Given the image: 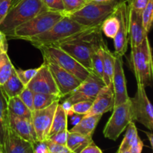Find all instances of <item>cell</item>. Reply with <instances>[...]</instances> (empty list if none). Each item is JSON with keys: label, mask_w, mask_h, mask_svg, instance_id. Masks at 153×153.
<instances>
[{"label": "cell", "mask_w": 153, "mask_h": 153, "mask_svg": "<svg viewBox=\"0 0 153 153\" xmlns=\"http://www.w3.org/2000/svg\"><path fill=\"white\" fill-rule=\"evenodd\" d=\"M101 25L87 27L82 31L52 46H58L68 53L91 73V55L93 52L96 48L105 43L102 35Z\"/></svg>", "instance_id": "obj_1"}, {"label": "cell", "mask_w": 153, "mask_h": 153, "mask_svg": "<svg viewBox=\"0 0 153 153\" xmlns=\"http://www.w3.org/2000/svg\"><path fill=\"white\" fill-rule=\"evenodd\" d=\"M47 10L41 0H19L11 6L0 23V31L6 36L21 24Z\"/></svg>", "instance_id": "obj_2"}, {"label": "cell", "mask_w": 153, "mask_h": 153, "mask_svg": "<svg viewBox=\"0 0 153 153\" xmlns=\"http://www.w3.org/2000/svg\"><path fill=\"white\" fill-rule=\"evenodd\" d=\"M64 16L62 12L46 10L19 25L6 37L8 39L25 40L49 30Z\"/></svg>", "instance_id": "obj_3"}, {"label": "cell", "mask_w": 153, "mask_h": 153, "mask_svg": "<svg viewBox=\"0 0 153 153\" xmlns=\"http://www.w3.org/2000/svg\"><path fill=\"white\" fill-rule=\"evenodd\" d=\"M86 28L78 23L70 16L65 15L49 30L38 35L29 37L25 41L29 42L36 48L56 44Z\"/></svg>", "instance_id": "obj_4"}, {"label": "cell", "mask_w": 153, "mask_h": 153, "mask_svg": "<svg viewBox=\"0 0 153 153\" xmlns=\"http://www.w3.org/2000/svg\"><path fill=\"white\" fill-rule=\"evenodd\" d=\"M130 67L134 73L137 83L149 86L153 77L152 48L148 36L137 47L131 48Z\"/></svg>", "instance_id": "obj_5"}, {"label": "cell", "mask_w": 153, "mask_h": 153, "mask_svg": "<svg viewBox=\"0 0 153 153\" xmlns=\"http://www.w3.org/2000/svg\"><path fill=\"white\" fill-rule=\"evenodd\" d=\"M123 1L116 0L106 3L88 2L83 7L68 16L85 27L97 26L102 25L105 19L113 14Z\"/></svg>", "instance_id": "obj_6"}, {"label": "cell", "mask_w": 153, "mask_h": 153, "mask_svg": "<svg viewBox=\"0 0 153 153\" xmlns=\"http://www.w3.org/2000/svg\"><path fill=\"white\" fill-rule=\"evenodd\" d=\"M37 49L41 52L43 58L52 61L60 67L67 70L82 82H83L91 73L75 58L58 46L49 45L40 46Z\"/></svg>", "instance_id": "obj_7"}, {"label": "cell", "mask_w": 153, "mask_h": 153, "mask_svg": "<svg viewBox=\"0 0 153 153\" xmlns=\"http://www.w3.org/2000/svg\"><path fill=\"white\" fill-rule=\"evenodd\" d=\"M129 100L132 120L140 123L152 131L153 129V109L146 94L145 87L137 84L135 96L134 97H129Z\"/></svg>", "instance_id": "obj_8"}, {"label": "cell", "mask_w": 153, "mask_h": 153, "mask_svg": "<svg viewBox=\"0 0 153 153\" xmlns=\"http://www.w3.org/2000/svg\"><path fill=\"white\" fill-rule=\"evenodd\" d=\"M132 120L130 110V100L115 106L111 116L109 118L103 130L104 137L110 140H117L120 134Z\"/></svg>", "instance_id": "obj_9"}, {"label": "cell", "mask_w": 153, "mask_h": 153, "mask_svg": "<svg viewBox=\"0 0 153 153\" xmlns=\"http://www.w3.org/2000/svg\"><path fill=\"white\" fill-rule=\"evenodd\" d=\"M59 101H55L46 108L34 110L31 114V122L37 141H44L49 137L54 114Z\"/></svg>", "instance_id": "obj_10"}, {"label": "cell", "mask_w": 153, "mask_h": 153, "mask_svg": "<svg viewBox=\"0 0 153 153\" xmlns=\"http://www.w3.org/2000/svg\"><path fill=\"white\" fill-rule=\"evenodd\" d=\"M114 13L119 20V29L114 40L115 55L123 57L128 46V13L126 0L118 5Z\"/></svg>", "instance_id": "obj_11"}, {"label": "cell", "mask_w": 153, "mask_h": 153, "mask_svg": "<svg viewBox=\"0 0 153 153\" xmlns=\"http://www.w3.org/2000/svg\"><path fill=\"white\" fill-rule=\"evenodd\" d=\"M43 61H45L49 67L61 97L70 95L82 83V81L67 70L60 67L51 60L43 58Z\"/></svg>", "instance_id": "obj_12"}, {"label": "cell", "mask_w": 153, "mask_h": 153, "mask_svg": "<svg viewBox=\"0 0 153 153\" xmlns=\"http://www.w3.org/2000/svg\"><path fill=\"white\" fill-rule=\"evenodd\" d=\"M105 86L102 79L91 73L73 92L70 94L67 101L72 105L80 101H94L100 90Z\"/></svg>", "instance_id": "obj_13"}, {"label": "cell", "mask_w": 153, "mask_h": 153, "mask_svg": "<svg viewBox=\"0 0 153 153\" xmlns=\"http://www.w3.org/2000/svg\"><path fill=\"white\" fill-rule=\"evenodd\" d=\"M25 88L31 90L34 94L40 93L61 97L52 73L45 61L39 67L35 76L27 84Z\"/></svg>", "instance_id": "obj_14"}, {"label": "cell", "mask_w": 153, "mask_h": 153, "mask_svg": "<svg viewBox=\"0 0 153 153\" xmlns=\"http://www.w3.org/2000/svg\"><path fill=\"white\" fill-rule=\"evenodd\" d=\"M114 56V69L112 86H113V91L114 94L115 107L128 101L129 97L127 92L126 80L125 73H124L123 57L120 55H115V54Z\"/></svg>", "instance_id": "obj_15"}, {"label": "cell", "mask_w": 153, "mask_h": 153, "mask_svg": "<svg viewBox=\"0 0 153 153\" xmlns=\"http://www.w3.org/2000/svg\"><path fill=\"white\" fill-rule=\"evenodd\" d=\"M141 12L128 6V42L131 48L138 46L145 37L148 36V33L145 31L143 26Z\"/></svg>", "instance_id": "obj_16"}, {"label": "cell", "mask_w": 153, "mask_h": 153, "mask_svg": "<svg viewBox=\"0 0 153 153\" xmlns=\"http://www.w3.org/2000/svg\"><path fill=\"white\" fill-rule=\"evenodd\" d=\"M114 107V94L113 88L105 86L100 90L93 102L90 111L85 116L97 115L107 113Z\"/></svg>", "instance_id": "obj_17"}, {"label": "cell", "mask_w": 153, "mask_h": 153, "mask_svg": "<svg viewBox=\"0 0 153 153\" xmlns=\"http://www.w3.org/2000/svg\"><path fill=\"white\" fill-rule=\"evenodd\" d=\"M8 121L9 128L19 137L33 144L37 141L31 119L15 116L9 113Z\"/></svg>", "instance_id": "obj_18"}, {"label": "cell", "mask_w": 153, "mask_h": 153, "mask_svg": "<svg viewBox=\"0 0 153 153\" xmlns=\"http://www.w3.org/2000/svg\"><path fill=\"white\" fill-rule=\"evenodd\" d=\"M4 153H34L33 143L24 140L9 128L3 148Z\"/></svg>", "instance_id": "obj_19"}, {"label": "cell", "mask_w": 153, "mask_h": 153, "mask_svg": "<svg viewBox=\"0 0 153 153\" xmlns=\"http://www.w3.org/2000/svg\"><path fill=\"white\" fill-rule=\"evenodd\" d=\"M101 52L103 62V82L105 86L113 88L112 80L114 69V54L109 50L105 43L102 45Z\"/></svg>", "instance_id": "obj_20"}, {"label": "cell", "mask_w": 153, "mask_h": 153, "mask_svg": "<svg viewBox=\"0 0 153 153\" xmlns=\"http://www.w3.org/2000/svg\"><path fill=\"white\" fill-rule=\"evenodd\" d=\"M102 115H91V116H83L82 119L73 127L70 131L77 132L86 136H92L94 134L96 127L99 123Z\"/></svg>", "instance_id": "obj_21"}, {"label": "cell", "mask_w": 153, "mask_h": 153, "mask_svg": "<svg viewBox=\"0 0 153 153\" xmlns=\"http://www.w3.org/2000/svg\"><path fill=\"white\" fill-rule=\"evenodd\" d=\"M7 100L0 88V148L3 151L4 140L9 130Z\"/></svg>", "instance_id": "obj_22"}, {"label": "cell", "mask_w": 153, "mask_h": 153, "mask_svg": "<svg viewBox=\"0 0 153 153\" xmlns=\"http://www.w3.org/2000/svg\"><path fill=\"white\" fill-rule=\"evenodd\" d=\"M0 88L7 100L12 97H18L25 89V86L17 76L14 68L9 79L2 85H1Z\"/></svg>", "instance_id": "obj_23"}, {"label": "cell", "mask_w": 153, "mask_h": 153, "mask_svg": "<svg viewBox=\"0 0 153 153\" xmlns=\"http://www.w3.org/2000/svg\"><path fill=\"white\" fill-rule=\"evenodd\" d=\"M94 143L92 136L83 135L77 132L69 131L66 146L72 152L80 153L86 146Z\"/></svg>", "instance_id": "obj_24"}, {"label": "cell", "mask_w": 153, "mask_h": 153, "mask_svg": "<svg viewBox=\"0 0 153 153\" xmlns=\"http://www.w3.org/2000/svg\"><path fill=\"white\" fill-rule=\"evenodd\" d=\"M67 117H68V114L66 111L63 108L61 105L58 104L55 110V114H54L52 126L49 131V137L58 131L67 129Z\"/></svg>", "instance_id": "obj_25"}, {"label": "cell", "mask_w": 153, "mask_h": 153, "mask_svg": "<svg viewBox=\"0 0 153 153\" xmlns=\"http://www.w3.org/2000/svg\"><path fill=\"white\" fill-rule=\"evenodd\" d=\"M7 108L10 114L21 117L31 119L32 111L22 102L19 97H14L7 100Z\"/></svg>", "instance_id": "obj_26"}, {"label": "cell", "mask_w": 153, "mask_h": 153, "mask_svg": "<svg viewBox=\"0 0 153 153\" xmlns=\"http://www.w3.org/2000/svg\"><path fill=\"white\" fill-rule=\"evenodd\" d=\"M137 136H138V134H137V129L135 123L134 121H131L129 124L127 126L126 131L123 140H122V143L117 152L121 153L129 150L130 147L134 143L135 139L137 138Z\"/></svg>", "instance_id": "obj_27"}, {"label": "cell", "mask_w": 153, "mask_h": 153, "mask_svg": "<svg viewBox=\"0 0 153 153\" xmlns=\"http://www.w3.org/2000/svg\"><path fill=\"white\" fill-rule=\"evenodd\" d=\"M61 97L53 94H40L37 93L34 94V109L40 110L49 107L55 101H60Z\"/></svg>", "instance_id": "obj_28"}, {"label": "cell", "mask_w": 153, "mask_h": 153, "mask_svg": "<svg viewBox=\"0 0 153 153\" xmlns=\"http://www.w3.org/2000/svg\"><path fill=\"white\" fill-rule=\"evenodd\" d=\"M13 69L14 67L7 52L0 54V86L9 79Z\"/></svg>", "instance_id": "obj_29"}, {"label": "cell", "mask_w": 153, "mask_h": 153, "mask_svg": "<svg viewBox=\"0 0 153 153\" xmlns=\"http://www.w3.org/2000/svg\"><path fill=\"white\" fill-rule=\"evenodd\" d=\"M102 32L106 37L114 39L119 29V20L114 13L105 19L101 25Z\"/></svg>", "instance_id": "obj_30"}, {"label": "cell", "mask_w": 153, "mask_h": 153, "mask_svg": "<svg viewBox=\"0 0 153 153\" xmlns=\"http://www.w3.org/2000/svg\"><path fill=\"white\" fill-rule=\"evenodd\" d=\"M101 46L102 45L96 48L91 55V66H92L91 73L103 80V62Z\"/></svg>", "instance_id": "obj_31"}, {"label": "cell", "mask_w": 153, "mask_h": 153, "mask_svg": "<svg viewBox=\"0 0 153 153\" xmlns=\"http://www.w3.org/2000/svg\"><path fill=\"white\" fill-rule=\"evenodd\" d=\"M142 22L145 31L149 34L152 28L153 20V0H149L141 12Z\"/></svg>", "instance_id": "obj_32"}, {"label": "cell", "mask_w": 153, "mask_h": 153, "mask_svg": "<svg viewBox=\"0 0 153 153\" xmlns=\"http://www.w3.org/2000/svg\"><path fill=\"white\" fill-rule=\"evenodd\" d=\"M62 1L65 15H70L77 11L88 3V0H62Z\"/></svg>", "instance_id": "obj_33"}, {"label": "cell", "mask_w": 153, "mask_h": 153, "mask_svg": "<svg viewBox=\"0 0 153 153\" xmlns=\"http://www.w3.org/2000/svg\"><path fill=\"white\" fill-rule=\"evenodd\" d=\"M93 102L94 101L91 100H85V101H80L74 103L71 108L72 114L85 116L91 110Z\"/></svg>", "instance_id": "obj_34"}, {"label": "cell", "mask_w": 153, "mask_h": 153, "mask_svg": "<svg viewBox=\"0 0 153 153\" xmlns=\"http://www.w3.org/2000/svg\"><path fill=\"white\" fill-rule=\"evenodd\" d=\"M39 67L37 68L28 69V70H22V69H15L16 75L20 79L25 86H26L27 84L32 79V78L35 76L38 70Z\"/></svg>", "instance_id": "obj_35"}, {"label": "cell", "mask_w": 153, "mask_h": 153, "mask_svg": "<svg viewBox=\"0 0 153 153\" xmlns=\"http://www.w3.org/2000/svg\"><path fill=\"white\" fill-rule=\"evenodd\" d=\"M34 93H33L31 90H29L28 88H25V89L22 91V92L19 94V95L18 97H19L21 100L22 101V102L31 111L34 110Z\"/></svg>", "instance_id": "obj_36"}, {"label": "cell", "mask_w": 153, "mask_h": 153, "mask_svg": "<svg viewBox=\"0 0 153 153\" xmlns=\"http://www.w3.org/2000/svg\"><path fill=\"white\" fill-rule=\"evenodd\" d=\"M41 1L47 10L64 13V8L62 0H41Z\"/></svg>", "instance_id": "obj_37"}, {"label": "cell", "mask_w": 153, "mask_h": 153, "mask_svg": "<svg viewBox=\"0 0 153 153\" xmlns=\"http://www.w3.org/2000/svg\"><path fill=\"white\" fill-rule=\"evenodd\" d=\"M69 130L65 129L63 131H58V132L55 133V134H52L50 137L48 138V140H50L52 143H57V144L60 145H65L67 144V135H68Z\"/></svg>", "instance_id": "obj_38"}, {"label": "cell", "mask_w": 153, "mask_h": 153, "mask_svg": "<svg viewBox=\"0 0 153 153\" xmlns=\"http://www.w3.org/2000/svg\"><path fill=\"white\" fill-rule=\"evenodd\" d=\"M46 143L48 145L49 153H71L72 152L65 145H60L52 143L50 140H46Z\"/></svg>", "instance_id": "obj_39"}, {"label": "cell", "mask_w": 153, "mask_h": 153, "mask_svg": "<svg viewBox=\"0 0 153 153\" xmlns=\"http://www.w3.org/2000/svg\"><path fill=\"white\" fill-rule=\"evenodd\" d=\"M149 1V0H126V2L128 7L142 11Z\"/></svg>", "instance_id": "obj_40"}, {"label": "cell", "mask_w": 153, "mask_h": 153, "mask_svg": "<svg viewBox=\"0 0 153 153\" xmlns=\"http://www.w3.org/2000/svg\"><path fill=\"white\" fill-rule=\"evenodd\" d=\"M10 0H0V23L7 15L10 6Z\"/></svg>", "instance_id": "obj_41"}, {"label": "cell", "mask_w": 153, "mask_h": 153, "mask_svg": "<svg viewBox=\"0 0 153 153\" xmlns=\"http://www.w3.org/2000/svg\"><path fill=\"white\" fill-rule=\"evenodd\" d=\"M143 148V142L141 139L137 136V138L132 143L129 149V152L131 153H141Z\"/></svg>", "instance_id": "obj_42"}, {"label": "cell", "mask_w": 153, "mask_h": 153, "mask_svg": "<svg viewBox=\"0 0 153 153\" xmlns=\"http://www.w3.org/2000/svg\"><path fill=\"white\" fill-rule=\"evenodd\" d=\"M34 153H49L48 145L46 140L44 141H37L33 144Z\"/></svg>", "instance_id": "obj_43"}, {"label": "cell", "mask_w": 153, "mask_h": 153, "mask_svg": "<svg viewBox=\"0 0 153 153\" xmlns=\"http://www.w3.org/2000/svg\"><path fill=\"white\" fill-rule=\"evenodd\" d=\"M8 49V43H7V38L5 34L0 31V54L3 52H7Z\"/></svg>", "instance_id": "obj_44"}, {"label": "cell", "mask_w": 153, "mask_h": 153, "mask_svg": "<svg viewBox=\"0 0 153 153\" xmlns=\"http://www.w3.org/2000/svg\"><path fill=\"white\" fill-rule=\"evenodd\" d=\"M80 153H103L102 149L94 143H91L85 148Z\"/></svg>", "instance_id": "obj_45"}, {"label": "cell", "mask_w": 153, "mask_h": 153, "mask_svg": "<svg viewBox=\"0 0 153 153\" xmlns=\"http://www.w3.org/2000/svg\"><path fill=\"white\" fill-rule=\"evenodd\" d=\"M72 105H72L70 102H69L68 101H67V100H65V101L64 102V103L61 105L62 108L66 111V112H67V114L68 115L73 114H72V111H71Z\"/></svg>", "instance_id": "obj_46"}, {"label": "cell", "mask_w": 153, "mask_h": 153, "mask_svg": "<svg viewBox=\"0 0 153 153\" xmlns=\"http://www.w3.org/2000/svg\"><path fill=\"white\" fill-rule=\"evenodd\" d=\"M145 134H146V136H147L148 139H149V143H150V145H151V147L152 148L153 146V134L152 132H147V131H144Z\"/></svg>", "instance_id": "obj_47"}, {"label": "cell", "mask_w": 153, "mask_h": 153, "mask_svg": "<svg viewBox=\"0 0 153 153\" xmlns=\"http://www.w3.org/2000/svg\"><path fill=\"white\" fill-rule=\"evenodd\" d=\"M116 0H88V2H99V3H106V2H111Z\"/></svg>", "instance_id": "obj_48"}, {"label": "cell", "mask_w": 153, "mask_h": 153, "mask_svg": "<svg viewBox=\"0 0 153 153\" xmlns=\"http://www.w3.org/2000/svg\"><path fill=\"white\" fill-rule=\"evenodd\" d=\"M19 1V0H11V2H10V7H11V6H13L14 4H16V3H17Z\"/></svg>", "instance_id": "obj_49"}, {"label": "cell", "mask_w": 153, "mask_h": 153, "mask_svg": "<svg viewBox=\"0 0 153 153\" xmlns=\"http://www.w3.org/2000/svg\"><path fill=\"white\" fill-rule=\"evenodd\" d=\"M116 153H118V152H116ZM121 153H131L129 152V151H126V152H121Z\"/></svg>", "instance_id": "obj_50"}, {"label": "cell", "mask_w": 153, "mask_h": 153, "mask_svg": "<svg viewBox=\"0 0 153 153\" xmlns=\"http://www.w3.org/2000/svg\"><path fill=\"white\" fill-rule=\"evenodd\" d=\"M0 153H4L3 152V151L1 149V148H0Z\"/></svg>", "instance_id": "obj_51"}, {"label": "cell", "mask_w": 153, "mask_h": 153, "mask_svg": "<svg viewBox=\"0 0 153 153\" xmlns=\"http://www.w3.org/2000/svg\"><path fill=\"white\" fill-rule=\"evenodd\" d=\"M71 153H74V152H71Z\"/></svg>", "instance_id": "obj_52"}, {"label": "cell", "mask_w": 153, "mask_h": 153, "mask_svg": "<svg viewBox=\"0 0 153 153\" xmlns=\"http://www.w3.org/2000/svg\"><path fill=\"white\" fill-rule=\"evenodd\" d=\"M10 1H11V0H10Z\"/></svg>", "instance_id": "obj_53"}]
</instances>
